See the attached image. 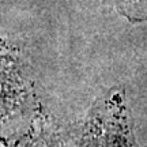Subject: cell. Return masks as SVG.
Instances as JSON below:
<instances>
[{
  "label": "cell",
  "instance_id": "obj_1",
  "mask_svg": "<svg viewBox=\"0 0 147 147\" xmlns=\"http://www.w3.org/2000/svg\"><path fill=\"white\" fill-rule=\"evenodd\" d=\"M117 5L129 19L140 21L147 18V0H117Z\"/></svg>",
  "mask_w": 147,
  "mask_h": 147
}]
</instances>
